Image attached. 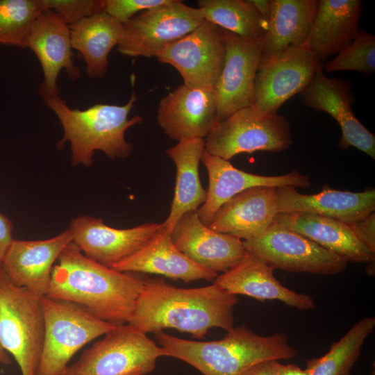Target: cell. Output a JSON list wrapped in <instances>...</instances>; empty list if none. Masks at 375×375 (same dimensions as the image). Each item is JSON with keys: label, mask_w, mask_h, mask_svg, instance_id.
Listing matches in <instances>:
<instances>
[{"label": "cell", "mask_w": 375, "mask_h": 375, "mask_svg": "<svg viewBox=\"0 0 375 375\" xmlns=\"http://www.w3.org/2000/svg\"><path fill=\"white\" fill-rule=\"evenodd\" d=\"M238 303L237 295L214 283L181 288L161 278L146 279L128 324L145 333L174 328L201 339L212 328H233Z\"/></svg>", "instance_id": "obj_1"}, {"label": "cell", "mask_w": 375, "mask_h": 375, "mask_svg": "<svg viewBox=\"0 0 375 375\" xmlns=\"http://www.w3.org/2000/svg\"><path fill=\"white\" fill-rule=\"evenodd\" d=\"M360 0H317L309 35L302 47L321 62L348 47L359 33Z\"/></svg>", "instance_id": "obj_24"}, {"label": "cell", "mask_w": 375, "mask_h": 375, "mask_svg": "<svg viewBox=\"0 0 375 375\" xmlns=\"http://www.w3.org/2000/svg\"><path fill=\"white\" fill-rule=\"evenodd\" d=\"M1 266V264L0 263V267Z\"/></svg>", "instance_id": "obj_42"}, {"label": "cell", "mask_w": 375, "mask_h": 375, "mask_svg": "<svg viewBox=\"0 0 375 375\" xmlns=\"http://www.w3.org/2000/svg\"><path fill=\"white\" fill-rule=\"evenodd\" d=\"M374 328L375 317L372 316L356 322L339 341L331 344L327 353L306 361L308 375H350L365 340Z\"/></svg>", "instance_id": "obj_31"}, {"label": "cell", "mask_w": 375, "mask_h": 375, "mask_svg": "<svg viewBox=\"0 0 375 375\" xmlns=\"http://www.w3.org/2000/svg\"><path fill=\"white\" fill-rule=\"evenodd\" d=\"M249 1L268 22L271 12L270 0H249Z\"/></svg>", "instance_id": "obj_40"}, {"label": "cell", "mask_w": 375, "mask_h": 375, "mask_svg": "<svg viewBox=\"0 0 375 375\" xmlns=\"http://www.w3.org/2000/svg\"><path fill=\"white\" fill-rule=\"evenodd\" d=\"M13 225L11 221L4 215L0 213V263L13 240Z\"/></svg>", "instance_id": "obj_37"}, {"label": "cell", "mask_w": 375, "mask_h": 375, "mask_svg": "<svg viewBox=\"0 0 375 375\" xmlns=\"http://www.w3.org/2000/svg\"><path fill=\"white\" fill-rule=\"evenodd\" d=\"M204 19L221 28L250 40H262L268 22L249 0H199Z\"/></svg>", "instance_id": "obj_30"}, {"label": "cell", "mask_w": 375, "mask_h": 375, "mask_svg": "<svg viewBox=\"0 0 375 375\" xmlns=\"http://www.w3.org/2000/svg\"><path fill=\"white\" fill-rule=\"evenodd\" d=\"M270 6L259 65L274 60L290 48L302 47L314 22L317 0H270Z\"/></svg>", "instance_id": "obj_26"}, {"label": "cell", "mask_w": 375, "mask_h": 375, "mask_svg": "<svg viewBox=\"0 0 375 375\" xmlns=\"http://www.w3.org/2000/svg\"><path fill=\"white\" fill-rule=\"evenodd\" d=\"M39 1L42 10L53 11L68 25L104 10L103 0Z\"/></svg>", "instance_id": "obj_34"}, {"label": "cell", "mask_w": 375, "mask_h": 375, "mask_svg": "<svg viewBox=\"0 0 375 375\" xmlns=\"http://www.w3.org/2000/svg\"><path fill=\"white\" fill-rule=\"evenodd\" d=\"M217 112L214 87L182 84L161 99L157 121L167 136L181 142L206 137L217 122Z\"/></svg>", "instance_id": "obj_16"}, {"label": "cell", "mask_w": 375, "mask_h": 375, "mask_svg": "<svg viewBox=\"0 0 375 375\" xmlns=\"http://www.w3.org/2000/svg\"><path fill=\"white\" fill-rule=\"evenodd\" d=\"M42 297L15 285L0 267V344L14 358L22 375H35L40 363L44 335Z\"/></svg>", "instance_id": "obj_5"}, {"label": "cell", "mask_w": 375, "mask_h": 375, "mask_svg": "<svg viewBox=\"0 0 375 375\" xmlns=\"http://www.w3.org/2000/svg\"><path fill=\"white\" fill-rule=\"evenodd\" d=\"M278 360H269L256 364L240 375H276Z\"/></svg>", "instance_id": "obj_38"}, {"label": "cell", "mask_w": 375, "mask_h": 375, "mask_svg": "<svg viewBox=\"0 0 375 375\" xmlns=\"http://www.w3.org/2000/svg\"><path fill=\"white\" fill-rule=\"evenodd\" d=\"M273 222L304 235L348 262H374L375 253L342 222L303 212H281Z\"/></svg>", "instance_id": "obj_27"}, {"label": "cell", "mask_w": 375, "mask_h": 375, "mask_svg": "<svg viewBox=\"0 0 375 375\" xmlns=\"http://www.w3.org/2000/svg\"><path fill=\"white\" fill-rule=\"evenodd\" d=\"M325 69L327 72L353 70L364 76L374 74L375 36L366 31L360 30L353 42L326 63Z\"/></svg>", "instance_id": "obj_33"}, {"label": "cell", "mask_w": 375, "mask_h": 375, "mask_svg": "<svg viewBox=\"0 0 375 375\" xmlns=\"http://www.w3.org/2000/svg\"><path fill=\"white\" fill-rule=\"evenodd\" d=\"M204 20L198 8L169 0L138 13L124 24L117 49L129 57H156L166 45L194 31Z\"/></svg>", "instance_id": "obj_9"}, {"label": "cell", "mask_w": 375, "mask_h": 375, "mask_svg": "<svg viewBox=\"0 0 375 375\" xmlns=\"http://www.w3.org/2000/svg\"><path fill=\"white\" fill-rule=\"evenodd\" d=\"M69 28L72 47L82 55L86 74L91 78L103 77L108 69V55L121 38L123 24L103 10Z\"/></svg>", "instance_id": "obj_29"}, {"label": "cell", "mask_w": 375, "mask_h": 375, "mask_svg": "<svg viewBox=\"0 0 375 375\" xmlns=\"http://www.w3.org/2000/svg\"><path fill=\"white\" fill-rule=\"evenodd\" d=\"M276 375H308V374L306 369H302L296 365H283L278 362Z\"/></svg>", "instance_id": "obj_39"}, {"label": "cell", "mask_w": 375, "mask_h": 375, "mask_svg": "<svg viewBox=\"0 0 375 375\" xmlns=\"http://www.w3.org/2000/svg\"><path fill=\"white\" fill-rule=\"evenodd\" d=\"M167 351L135 326H117L68 365L62 375H145Z\"/></svg>", "instance_id": "obj_7"}, {"label": "cell", "mask_w": 375, "mask_h": 375, "mask_svg": "<svg viewBox=\"0 0 375 375\" xmlns=\"http://www.w3.org/2000/svg\"><path fill=\"white\" fill-rule=\"evenodd\" d=\"M205 150L203 138H190L178 142L167 149L166 154L176 168V185L171 209L163 228L172 233L178 220L187 212L197 210L206 199L207 190L201 185L199 167Z\"/></svg>", "instance_id": "obj_28"}, {"label": "cell", "mask_w": 375, "mask_h": 375, "mask_svg": "<svg viewBox=\"0 0 375 375\" xmlns=\"http://www.w3.org/2000/svg\"><path fill=\"white\" fill-rule=\"evenodd\" d=\"M134 81L135 76L132 75V94L124 106L96 103L85 110H80L69 108L58 95H41L63 128V136L57 144L58 149L64 147L67 142H70L72 165H92L97 150L103 151L111 159L126 158L131 155L133 147L126 140L125 132L142 122L140 115L128 119L137 100Z\"/></svg>", "instance_id": "obj_4"}, {"label": "cell", "mask_w": 375, "mask_h": 375, "mask_svg": "<svg viewBox=\"0 0 375 375\" xmlns=\"http://www.w3.org/2000/svg\"><path fill=\"white\" fill-rule=\"evenodd\" d=\"M353 233L365 247L375 253V213L347 224Z\"/></svg>", "instance_id": "obj_36"}, {"label": "cell", "mask_w": 375, "mask_h": 375, "mask_svg": "<svg viewBox=\"0 0 375 375\" xmlns=\"http://www.w3.org/2000/svg\"><path fill=\"white\" fill-rule=\"evenodd\" d=\"M169 0H103L104 11L122 24L138 13L162 4Z\"/></svg>", "instance_id": "obj_35"}, {"label": "cell", "mask_w": 375, "mask_h": 375, "mask_svg": "<svg viewBox=\"0 0 375 375\" xmlns=\"http://www.w3.org/2000/svg\"><path fill=\"white\" fill-rule=\"evenodd\" d=\"M41 11L39 0H0V44L26 48L31 26Z\"/></svg>", "instance_id": "obj_32"}, {"label": "cell", "mask_w": 375, "mask_h": 375, "mask_svg": "<svg viewBox=\"0 0 375 375\" xmlns=\"http://www.w3.org/2000/svg\"><path fill=\"white\" fill-rule=\"evenodd\" d=\"M226 56L214 88L217 100V122L253 103V88L259 66L262 40L241 38L224 30Z\"/></svg>", "instance_id": "obj_15"}, {"label": "cell", "mask_w": 375, "mask_h": 375, "mask_svg": "<svg viewBox=\"0 0 375 375\" xmlns=\"http://www.w3.org/2000/svg\"><path fill=\"white\" fill-rule=\"evenodd\" d=\"M172 237L176 247L190 259L217 273L229 270L247 252L242 240L205 225L197 210L183 215Z\"/></svg>", "instance_id": "obj_18"}, {"label": "cell", "mask_w": 375, "mask_h": 375, "mask_svg": "<svg viewBox=\"0 0 375 375\" xmlns=\"http://www.w3.org/2000/svg\"><path fill=\"white\" fill-rule=\"evenodd\" d=\"M44 335L35 375H62L73 356L117 325L101 320L78 304L42 297Z\"/></svg>", "instance_id": "obj_6"}, {"label": "cell", "mask_w": 375, "mask_h": 375, "mask_svg": "<svg viewBox=\"0 0 375 375\" xmlns=\"http://www.w3.org/2000/svg\"><path fill=\"white\" fill-rule=\"evenodd\" d=\"M225 56L224 29L205 19L194 31L166 45L156 58L173 66L184 85L199 88L215 86Z\"/></svg>", "instance_id": "obj_11"}, {"label": "cell", "mask_w": 375, "mask_h": 375, "mask_svg": "<svg viewBox=\"0 0 375 375\" xmlns=\"http://www.w3.org/2000/svg\"><path fill=\"white\" fill-rule=\"evenodd\" d=\"M274 269L253 253L244 256L227 272L214 280L235 295H246L259 301L276 300L300 310L315 308L313 298L283 285L274 275Z\"/></svg>", "instance_id": "obj_22"}, {"label": "cell", "mask_w": 375, "mask_h": 375, "mask_svg": "<svg viewBox=\"0 0 375 375\" xmlns=\"http://www.w3.org/2000/svg\"><path fill=\"white\" fill-rule=\"evenodd\" d=\"M278 213L303 212L332 218L348 224L374 212L375 190L353 192L324 188L315 194H303L295 188H276Z\"/></svg>", "instance_id": "obj_21"}, {"label": "cell", "mask_w": 375, "mask_h": 375, "mask_svg": "<svg viewBox=\"0 0 375 375\" xmlns=\"http://www.w3.org/2000/svg\"><path fill=\"white\" fill-rule=\"evenodd\" d=\"M155 336L167 356L188 363L203 375H240L256 364L297 355L285 333L260 335L244 324L232 328L224 338L215 341L184 340L163 331Z\"/></svg>", "instance_id": "obj_3"}, {"label": "cell", "mask_w": 375, "mask_h": 375, "mask_svg": "<svg viewBox=\"0 0 375 375\" xmlns=\"http://www.w3.org/2000/svg\"><path fill=\"white\" fill-rule=\"evenodd\" d=\"M321 63L311 51L294 47L259 65L254 81L253 106L264 113H277L285 101L308 85Z\"/></svg>", "instance_id": "obj_13"}, {"label": "cell", "mask_w": 375, "mask_h": 375, "mask_svg": "<svg viewBox=\"0 0 375 375\" xmlns=\"http://www.w3.org/2000/svg\"><path fill=\"white\" fill-rule=\"evenodd\" d=\"M243 245L274 269L333 275L344 272L348 264L304 235L274 222L258 237L243 241Z\"/></svg>", "instance_id": "obj_10"}, {"label": "cell", "mask_w": 375, "mask_h": 375, "mask_svg": "<svg viewBox=\"0 0 375 375\" xmlns=\"http://www.w3.org/2000/svg\"><path fill=\"white\" fill-rule=\"evenodd\" d=\"M71 242L69 229L45 240H13L1 267L15 285L44 297L49 288L53 262Z\"/></svg>", "instance_id": "obj_20"}, {"label": "cell", "mask_w": 375, "mask_h": 375, "mask_svg": "<svg viewBox=\"0 0 375 375\" xmlns=\"http://www.w3.org/2000/svg\"><path fill=\"white\" fill-rule=\"evenodd\" d=\"M58 260L45 296L78 304L117 326L129 322L144 280L90 259L72 242Z\"/></svg>", "instance_id": "obj_2"}, {"label": "cell", "mask_w": 375, "mask_h": 375, "mask_svg": "<svg viewBox=\"0 0 375 375\" xmlns=\"http://www.w3.org/2000/svg\"><path fill=\"white\" fill-rule=\"evenodd\" d=\"M161 227L162 224L150 222L117 229L102 219L81 215L72 220L69 230L72 242L85 256L112 268L143 247Z\"/></svg>", "instance_id": "obj_14"}, {"label": "cell", "mask_w": 375, "mask_h": 375, "mask_svg": "<svg viewBox=\"0 0 375 375\" xmlns=\"http://www.w3.org/2000/svg\"><path fill=\"white\" fill-rule=\"evenodd\" d=\"M204 141L206 151L226 160L243 153L279 152L293 144L290 123L284 116L264 113L253 106L217 122Z\"/></svg>", "instance_id": "obj_8"}, {"label": "cell", "mask_w": 375, "mask_h": 375, "mask_svg": "<svg viewBox=\"0 0 375 375\" xmlns=\"http://www.w3.org/2000/svg\"><path fill=\"white\" fill-rule=\"evenodd\" d=\"M277 213L276 188L253 187L224 203L208 226L245 241L262 234Z\"/></svg>", "instance_id": "obj_23"}, {"label": "cell", "mask_w": 375, "mask_h": 375, "mask_svg": "<svg viewBox=\"0 0 375 375\" xmlns=\"http://www.w3.org/2000/svg\"><path fill=\"white\" fill-rule=\"evenodd\" d=\"M317 67L308 85L300 93L302 103L308 108L328 113L340 126L342 136L338 146L346 149L353 147L375 158V135L356 117L351 106L356 98L351 80L328 78Z\"/></svg>", "instance_id": "obj_12"}, {"label": "cell", "mask_w": 375, "mask_h": 375, "mask_svg": "<svg viewBox=\"0 0 375 375\" xmlns=\"http://www.w3.org/2000/svg\"><path fill=\"white\" fill-rule=\"evenodd\" d=\"M11 363V359L9 354L2 348L0 344V364L9 365Z\"/></svg>", "instance_id": "obj_41"}, {"label": "cell", "mask_w": 375, "mask_h": 375, "mask_svg": "<svg viewBox=\"0 0 375 375\" xmlns=\"http://www.w3.org/2000/svg\"><path fill=\"white\" fill-rule=\"evenodd\" d=\"M112 268L122 272L160 274L185 283L200 279L212 281L218 276L182 253L174 244L172 233L162 225L143 247Z\"/></svg>", "instance_id": "obj_25"}, {"label": "cell", "mask_w": 375, "mask_h": 375, "mask_svg": "<svg viewBox=\"0 0 375 375\" xmlns=\"http://www.w3.org/2000/svg\"><path fill=\"white\" fill-rule=\"evenodd\" d=\"M26 47L34 52L42 67L44 81L39 87L40 95H58L57 79L62 69L73 81L80 77L81 72L72 60L69 25L53 11L42 10L36 16Z\"/></svg>", "instance_id": "obj_19"}, {"label": "cell", "mask_w": 375, "mask_h": 375, "mask_svg": "<svg viewBox=\"0 0 375 375\" xmlns=\"http://www.w3.org/2000/svg\"><path fill=\"white\" fill-rule=\"evenodd\" d=\"M201 162L208 174V188L205 202L197 210L200 220L209 226L216 213L227 201L238 193L257 186L308 188L307 175L293 170L280 176H262L244 172L228 160L203 151Z\"/></svg>", "instance_id": "obj_17"}]
</instances>
